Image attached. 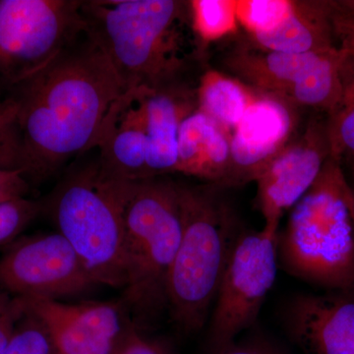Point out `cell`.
Returning a JSON list of instances; mask_svg holds the SVG:
<instances>
[{"label":"cell","mask_w":354,"mask_h":354,"mask_svg":"<svg viewBox=\"0 0 354 354\" xmlns=\"http://www.w3.org/2000/svg\"><path fill=\"white\" fill-rule=\"evenodd\" d=\"M13 88L15 169L28 180L48 178L93 150L111 104L125 91L86 26L44 69Z\"/></svg>","instance_id":"1"},{"label":"cell","mask_w":354,"mask_h":354,"mask_svg":"<svg viewBox=\"0 0 354 354\" xmlns=\"http://www.w3.org/2000/svg\"><path fill=\"white\" fill-rule=\"evenodd\" d=\"M86 28L108 55L125 91L184 84L181 28L189 4L176 0H87Z\"/></svg>","instance_id":"2"},{"label":"cell","mask_w":354,"mask_h":354,"mask_svg":"<svg viewBox=\"0 0 354 354\" xmlns=\"http://www.w3.org/2000/svg\"><path fill=\"white\" fill-rule=\"evenodd\" d=\"M279 266L325 291L354 290V189L342 160L328 158L278 236Z\"/></svg>","instance_id":"3"},{"label":"cell","mask_w":354,"mask_h":354,"mask_svg":"<svg viewBox=\"0 0 354 354\" xmlns=\"http://www.w3.org/2000/svg\"><path fill=\"white\" fill-rule=\"evenodd\" d=\"M183 234L167 283V310L186 334L209 320L239 232L215 184L177 183Z\"/></svg>","instance_id":"4"},{"label":"cell","mask_w":354,"mask_h":354,"mask_svg":"<svg viewBox=\"0 0 354 354\" xmlns=\"http://www.w3.org/2000/svg\"><path fill=\"white\" fill-rule=\"evenodd\" d=\"M133 183L97 157L71 169L41 203L97 286H124V212Z\"/></svg>","instance_id":"5"},{"label":"cell","mask_w":354,"mask_h":354,"mask_svg":"<svg viewBox=\"0 0 354 354\" xmlns=\"http://www.w3.org/2000/svg\"><path fill=\"white\" fill-rule=\"evenodd\" d=\"M181 234L176 181L165 176L134 181L124 212L122 301L136 325L167 308V277Z\"/></svg>","instance_id":"6"},{"label":"cell","mask_w":354,"mask_h":354,"mask_svg":"<svg viewBox=\"0 0 354 354\" xmlns=\"http://www.w3.org/2000/svg\"><path fill=\"white\" fill-rule=\"evenodd\" d=\"M82 0H0V79L14 87L44 69L85 28Z\"/></svg>","instance_id":"7"},{"label":"cell","mask_w":354,"mask_h":354,"mask_svg":"<svg viewBox=\"0 0 354 354\" xmlns=\"http://www.w3.org/2000/svg\"><path fill=\"white\" fill-rule=\"evenodd\" d=\"M279 228L242 230L209 315L211 351L225 348L253 327L278 274Z\"/></svg>","instance_id":"8"},{"label":"cell","mask_w":354,"mask_h":354,"mask_svg":"<svg viewBox=\"0 0 354 354\" xmlns=\"http://www.w3.org/2000/svg\"><path fill=\"white\" fill-rule=\"evenodd\" d=\"M97 286L57 232L19 237L0 256V290L14 297L62 300Z\"/></svg>","instance_id":"9"},{"label":"cell","mask_w":354,"mask_h":354,"mask_svg":"<svg viewBox=\"0 0 354 354\" xmlns=\"http://www.w3.org/2000/svg\"><path fill=\"white\" fill-rule=\"evenodd\" d=\"M19 299L26 311L43 324L57 354H115L136 325L123 301Z\"/></svg>","instance_id":"10"},{"label":"cell","mask_w":354,"mask_h":354,"mask_svg":"<svg viewBox=\"0 0 354 354\" xmlns=\"http://www.w3.org/2000/svg\"><path fill=\"white\" fill-rule=\"evenodd\" d=\"M330 157L326 122L312 121L255 179L265 225L279 228L283 213L311 188Z\"/></svg>","instance_id":"11"},{"label":"cell","mask_w":354,"mask_h":354,"mask_svg":"<svg viewBox=\"0 0 354 354\" xmlns=\"http://www.w3.org/2000/svg\"><path fill=\"white\" fill-rule=\"evenodd\" d=\"M293 104L278 95L261 93L247 109L230 138V165L218 187L255 181L291 141L295 127Z\"/></svg>","instance_id":"12"},{"label":"cell","mask_w":354,"mask_h":354,"mask_svg":"<svg viewBox=\"0 0 354 354\" xmlns=\"http://www.w3.org/2000/svg\"><path fill=\"white\" fill-rule=\"evenodd\" d=\"M283 322L302 354H354V290L299 293L286 304Z\"/></svg>","instance_id":"13"},{"label":"cell","mask_w":354,"mask_h":354,"mask_svg":"<svg viewBox=\"0 0 354 354\" xmlns=\"http://www.w3.org/2000/svg\"><path fill=\"white\" fill-rule=\"evenodd\" d=\"M148 146L143 88H130L111 104L93 149L106 171L137 181L147 178Z\"/></svg>","instance_id":"14"},{"label":"cell","mask_w":354,"mask_h":354,"mask_svg":"<svg viewBox=\"0 0 354 354\" xmlns=\"http://www.w3.org/2000/svg\"><path fill=\"white\" fill-rule=\"evenodd\" d=\"M330 50L286 53L241 48L228 55L225 65L235 78L249 87L293 104L310 74Z\"/></svg>","instance_id":"15"},{"label":"cell","mask_w":354,"mask_h":354,"mask_svg":"<svg viewBox=\"0 0 354 354\" xmlns=\"http://www.w3.org/2000/svg\"><path fill=\"white\" fill-rule=\"evenodd\" d=\"M142 88L149 140L147 178L176 174L179 127L197 109L196 90L185 84Z\"/></svg>","instance_id":"16"},{"label":"cell","mask_w":354,"mask_h":354,"mask_svg":"<svg viewBox=\"0 0 354 354\" xmlns=\"http://www.w3.org/2000/svg\"><path fill=\"white\" fill-rule=\"evenodd\" d=\"M230 138L232 133L195 109L179 127L176 172L220 185L230 169Z\"/></svg>","instance_id":"17"},{"label":"cell","mask_w":354,"mask_h":354,"mask_svg":"<svg viewBox=\"0 0 354 354\" xmlns=\"http://www.w3.org/2000/svg\"><path fill=\"white\" fill-rule=\"evenodd\" d=\"M262 50L318 53L339 48L333 1H295L290 15L272 31L253 36Z\"/></svg>","instance_id":"18"},{"label":"cell","mask_w":354,"mask_h":354,"mask_svg":"<svg viewBox=\"0 0 354 354\" xmlns=\"http://www.w3.org/2000/svg\"><path fill=\"white\" fill-rule=\"evenodd\" d=\"M257 92L235 77L208 70L196 88L197 109L232 133L241 122Z\"/></svg>","instance_id":"19"},{"label":"cell","mask_w":354,"mask_h":354,"mask_svg":"<svg viewBox=\"0 0 354 354\" xmlns=\"http://www.w3.org/2000/svg\"><path fill=\"white\" fill-rule=\"evenodd\" d=\"M342 53V93L326 121L330 156L354 162V39L339 41Z\"/></svg>","instance_id":"20"},{"label":"cell","mask_w":354,"mask_h":354,"mask_svg":"<svg viewBox=\"0 0 354 354\" xmlns=\"http://www.w3.org/2000/svg\"><path fill=\"white\" fill-rule=\"evenodd\" d=\"M188 4L191 26L203 43L218 41L236 30V1L193 0Z\"/></svg>","instance_id":"21"},{"label":"cell","mask_w":354,"mask_h":354,"mask_svg":"<svg viewBox=\"0 0 354 354\" xmlns=\"http://www.w3.org/2000/svg\"><path fill=\"white\" fill-rule=\"evenodd\" d=\"M295 1L241 0L236 1L239 23L252 36L272 31L290 15Z\"/></svg>","instance_id":"22"},{"label":"cell","mask_w":354,"mask_h":354,"mask_svg":"<svg viewBox=\"0 0 354 354\" xmlns=\"http://www.w3.org/2000/svg\"><path fill=\"white\" fill-rule=\"evenodd\" d=\"M1 354H57V353L43 324L25 309L24 315L20 319L10 342Z\"/></svg>","instance_id":"23"},{"label":"cell","mask_w":354,"mask_h":354,"mask_svg":"<svg viewBox=\"0 0 354 354\" xmlns=\"http://www.w3.org/2000/svg\"><path fill=\"white\" fill-rule=\"evenodd\" d=\"M43 211L41 203L27 197L0 204V246L9 245Z\"/></svg>","instance_id":"24"},{"label":"cell","mask_w":354,"mask_h":354,"mask_svg":"<svg viewBox=\"0 0 354 354\" xmlns=\"http://www.w3.org/2000/svg\"><path fill=\"white\" fill-rule=\"evenodd\" d=\"M211 354H290L265 335H255L235 341Z\"/></svg>","instance_id":"25"},{"label":"cell","mask_w":354,"mask_h":354,"mask_svg":"<svg viewBox=\"0 0 354 354\" xmlns=\"http://www.w3.org/2000/svg\"><path fill=\"white\" fill-rule=\"evenodd\" d=\"M29 189V181L24 172L0 167V204L26 197Z\"/></svg>","instance_id":"26"},{"label":"cell","mask_w":354,"mask_h":354,"mask_svg":"<svg viewBox=\"0 0 354 354\" xmlns=\"http://www.w3.org/2000/svg\"><path fill=\"white\" fill-rule=\"evenodd\" d=\"M135 325L128 333L115 354H169L158 342L142 335Z\"/></svg>","instance_id":"27"},{"label":"cell","mask_w":354,"mask_h":354,"mask_svg":"<svg viewBox=\"0 0 354 354\" xmlns=\"http://www.w3.org/2000/svg\"><path fill=\"white\" fill-rule=\"evenodd\" d=\"M334 24L337 39H354V0L333 1Z\"/></svg>","instance_id":"28"},{"label":"cell","mask_w":354,"mask_h":354,"mask_svg":"<svg viewBox=\"0 0 354 354\" xmlns=\"http://www.w3.org/2000/svg\"><path fill=\"white\" fill-rule=\"evenodd\" d=\"M15 108L10 97H0V139L6 140L13 153L12 127Z\"/></svg>","instance_id":"29"},{"label":"cell","mask_w":354,"mask_h":354,"mask_svg":"<svg viewBox=\"0 0 354 354\" xmlns=\"http://www.w3.org/2000/svg\"><path fill=\"white\" fill-rule=\"evenodd\" d=\"M0 167L13 169L12 151L3 139H0Z\"/></svg>","instance_id":"30"},{"label":"cell","mask_w":354,"mask_h":354,"mask_svg":"<svg viewBox=\"0 0 354 354\" xmlns=\"http://www.w3.org/2000/svg\"><path fill=\"white\" fill-rule=\"evenodd\" d=\"M14 298L15 297H12V295L0 290V315L10 306L11 304L14 301Z\"/></svg>","instance_id":"31"},{"label":"cell","mask_w":354,"mask_h":354,"mask_svg":"<svg viewBox=\"0 0 354 354\" xmlns=\"http://www.w3.org/2000/svg\"><path fill=\"white\" fill-rule=\"evenodd\" d=\"M351 184H353V187L354 189V162H351Z\"/></svg>","instance_id":"32"}]
</instances>
